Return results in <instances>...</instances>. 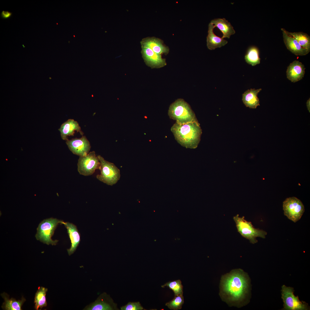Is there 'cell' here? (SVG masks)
I'll return each mask as SVG.
<instances>
[{
	"mask_svg": "<svg viewBox=\"0 0 310 310\" xmlns=\"http://www.w3.org/2000/svg\"><path fill=\"white\" fill-rule=\"evenodd\" d=\"M249 278L242 269H236L223 275L220 284L219 295L229 306L240 308L245 304L249 288Z\"/></svg>",
	"mask_w": 310,
	"mask_h": 310,
	"instance_id": "cell-1",
	"label": "cell"
},
{
	"mask_svg": "<svg viewBox=\"0 0 310 310\" xmlns=\"http://www.w3.org/2000/svg\"><path fill=\"white\" fill-rule=\"evenodd\" d=\"M170 130L175 139L183 146L191 149L197 147L202 133L198 121L184 124L175 122Z\"/></svg>",
	"mask_w": 310,
	"mask_h": 310,
	"instance_id": "cell-2",
	"label": "cell"
},
{
	"mask_svg": "<svg viewBox=\"0 0 310 310\" xmlns=\"http://www.w3.org/2000/svg\"><path fill=\"white\" fill-rule=\"evenodd\" d=\"M168 115L170 118L178 123L198 121L190 105L181 98L177 99L170 105Z\"/></svg>",
	"mask_w": 310,
	"mask_h": 310,
	"instance_id": "cell-3",
	"label": "cell"
},
{
	"mask_svg": "<svg viewBox=\"0 0 310 310\" xmlns=\"http://www.w3.org/2000/svg\"><path fill=\"white\" fill-rule=\"evenodd\" d=\"M238 232L243 237L248 239L253 244L257 242L256 238H265L267 233L265 231L255 228L251 222L245 219L244 216L240 217L237 214L233 217Z\"/></svg>",
	"mask_w": 310,
	"mask_h": 310,
	"instance_id": "cell-4",
	"label": "cell"
},
{
	"mask_svg": "<svg viewBox=\"0 0 310 310\" xmlns=\"http://www.w3.org/2000/svg\"><path fill=\"white\" fill-rule=\"evenodd\" d=\"M64 222L56 218H51L41 222L37 228L35 237L36 239L48 245H55L57 240H53L51 237L58 224H63Z\"/></svg>",
	"mask_w": 310,
	"mask_h": 310,
	"instance_id": "cell-5",
	"label": "cell"
},
{
	"mask_svg": "<svg viewBox=\"0 0 310 310\" xmlns=\"http://www.w3.org/2000/svg\"><path fill=\"white\" fill-rule=\"evenodd\" d=\"M98 157L100 162V173L96 175V178L108 185L115 184L120 177L119 169L113 163L106 160L101 156Z\"/></svg>",
	"mask_w": 310,
	"mask_h": 310,
	"instance_id": "cell-6",
	"label": "cell"
},
{
	"mask_svg": "<svg viewBox=\"0 0 310 310\" xmlns=\"http://www.w3.org/2000/svg\"><path fill=\"white\" fill-rule=\"evenodd\" d=\"M78 170L80 175L88 176L92 175L97 169H99L100 162L94 151L86 155L80 156L77 163Z\"/></svg>",
	"mask_w": 310,
	"mask_h": 310,
	"instance_id": "cell-7",
	"label": "cell"
},
{
	"mask_svg": "<svg viewBox=\"0 0 310 310\" xmlns=\"http://www.w3.org/2000/svg\"><path fill=\"white\" fill-rule=\"evenodd\" d=\"M282 298L284 302V309L286 310H306L309 309L308 304L301 301L298 296L294 294L293 288L284 285L282 287Z\"/></svg>",
	"mask_w": 310,
	"mask_h": 310,
	"instance_id": "cell-8",
	"label": "cell"
},
{
	"mask_svg": "<svg viewBox=\"0 0 310 310\" xmlns=\"http://www.w3.org/2000/svg\"><path fill=\"white\" fill-rule=\"evenodd\" d=\"M283 207L284 215L294 222L301 219L305 211L302 202L295 197L287 198L283 202Z\"/></svg>",
	"mask_w": 310,
	"mask_h": 310,
	"instance_id": "cell-9",
	"label": "cell"
},
{
	"mask_svg": "<svg viewBox=\"0 0 310 310\" xmlns=\"http://www.w3.org/2000/svg\"><path fill=\"white\" fill-rule=\"evenodd\" d=\"M66 143L70 151L79 157L88 154L91 147L89 142L85 136L80 138L67 140Z\"/></svg>",
	"mask_w": 310,
	"mask_h": 310,
	"instance_id": "cell-10",
	"label": "cell"
},
{
	"mask_svg": "<svg viewBox=\"0 0 310 310\" xmlns=\"http://www.w3.org/2000/svg\"><path fill=\"white\" fill-rule=\"evenodd\" d=\"M141 53L144 62L151 68H159L166 65V59L161 55L154 52L151 49L141 46Z\"/></svg>",
	"mask_w": 310,
	"mask_h": 310,
	"instance_id": "cell-11",
	"label": "cell"
},
{
	"mask_svg": "<svg viewBox=\"0 0 310 310\" xmlns=\"http://www.w3.org/2000/svg\"><path fill=\"white\" fill-rule=\"evenodd\" d=\"M117 305L110 296L106 293L101 294L94 302L87 305L84 309L86 310H118Z\"/></svg>",
	"mask_w": 310,
	"mask_h": 310,
	"instance_id": "cell-12",
	"label": "cell"
},
{
	"mask_svg": "<svg viewBox=\"0 0 310 310\" xmlns=\"http://www.w3.org/2000/svg\"><path fill=\"white\" fill-rule=\"evenodd\" d=\"M140 42L141 46L149 48L161 55H167L169 52V47L164 44L163 41L157 38L147 37L143 38Z\"/></svg>",
	"mask_w": 310,
	"mask_h": 310,
	"instance_id": "cell-13",
	"label": "cell"
},
{
	"mask_svg": "<svg viewBox=\"0 0 310 310\" xmlns=\"http://www.w3.org/2000/svg\"><path fill=\"white\" fill-rule=\"evenodd\" d=\"M305 69L302 63L298 61H294L287 67L286 71L287 78L292 82H298L304 77Z\"/></svg>",
	"mask_w": 310,
	"mask_h": 310,
	"instance_id": "cell-14",
	"label": "cell"
},
{
	"mask_svg": "<svg viewBox=\"0 0 310 310\" xmlns=\"http://www.w3.org/2000/svg\"><path fill=\"white\" fill-rule=\"evenodd\" d=\"M281 30L282 32L284 42L288 50L296 55H305L309 53V51L302 47L294 38L287 34L284 28H281Z\"/></svg>",
	"mask_w": 310,
	"mask_h": 310,
	"instance_id": "cell-15",
	"label": "cell"
},
{
	"mask_svg": "<svg viewBox=\"0 0 310 310\" xmlns=\"http://www.w3.org/2000/svg\"><path fill=\"white\" fill-rule=\"evenodd\" d=\"M58 130L61 137L63 140H68V137L73 135L75 131L80 132L82 135L84 134L78 122L71 119H69L62 123Z\"/></svg>",
	"mask_w": 310,
	"mask_h": 310,
	"instance_id": "cell-16",
	"label": "cell"
},
{
	"mask_svg": "<svg viewBox=\"0 0 310 310\" xmlns=\"http://www.w3.org/2000/svg\"><path fill=\"white\" fill-rule=\"evenodd\" d=\"M67 230V232L71 241V247L67 249L68 255H70L75 251L80 241V234L75 225L69 222L63 223Z\"/></svg>",
	"mask_w": 310,
	"mask_h": 310,
	"instance_id": "cell-17",
	"label": "cell"
},
{
	"mask_svg": "<svg viewBox=\"0 0 310 310\" xmlns=\"http://www.w3.org/2000/svg\"><path fill=\"white\" fill-rule=\"evenodd\" d=\"M208 34L207 36V46L210 50H214L220 48L226 44L228 41L222 37L216 35L214 32L215 26L210 23L208 26Z\"/></svg>",
	"mask_w": 310,
	"mask_h": 310,
	"instance_id": "cell-18",
	"label": "cell"
},
{
	"mask_svg": "<svg viewBox=\"0 0 310 310\" xmlns=\"http://www.w3.org/2000/svg\"><path fill=\"white\" fill-rule=\"evenodd\" d=\"M261 90V88L257 89L251 88L246 91L242 94V100L247 107L255 109L260 105L257 95Z\"/></svg>",
	"mask_w": 310,
	"mask_h": 310,
	"instance_id": "cell-19",
	"label": "cell"
},
{
	"mask_svg": "<svg viewBox=\"0 0 310 310\" xmlns=\"http://www.w3.org/2000/svg\"><path fill=\"white\" fill-rule=\"evenodd\" d=\"M210 23L217 27L222 33V37L229 38L230 36L235 33V31L230 23L225 18H218L212 20Z\"/></svg>",
	"mask_w": 310,
	"mask_h": 310,
	"instance_id": "cell-20",
	"label": "cell"
},
{
	"mask_svg": "<svg viewBox=\"0 0 310 310\" xmlns=\"http://www.w3.org/2000/svg\"><path fill=\"white\" fill-rule=\"evenodd\" d=\"M2 297L4 299V302L3 304L1 307L5 310H22L21 307L26 301V299L23 297L21 300L18 301L11 298L9 299V295L6 293L4 292L1 294Z\"/></svg>",
	"mask_w": 310,
	"mask_h": 310,
	"instance_id": "cell-21",
	"label": "cell"
},
{
	"mask_svg": "<svg viewBox=\"0 0 310 310\" xmlns=\"http://www.w3.org/2000/svg\"><path fill=\"white\" fill-rule=\"evenodd\" d=\"M288 35L294 38L303 48L310 51V37L307 34L302 32H290L284 28Z\"/></svg>",
	"mask_w": 310,
	"mask_h": 310,
	"instance_id": "cell-22",
	"label": "cell"
},
{
	"mask_svg": "<svg viewBox=\"0 0 310 310\" xmlns=\"http://www.w3.org/2000/svg\"><path fill=\"white\" fill-rule=\"evenodd\" d=\"M245 59L247 63L252 66L259 64L260 62L259 49L255 46L249 47L245 56Z\"/></svg>",
	"mask_w": 310,
	"mask_h": 310,
	"instance_id": "cell-23",
	"label": "cell"
},
{
	"mask_svg": "<svg viewBox=\"0 0 310 310\" xmlns=\"http://www.w3.org/2000/svg\"><path fill=\"white\" fill-rule=\"evenodd\" d=\"M47 290V288L42 286L38 288L35 294L34 298V308L36 310H38L39 308L41 309L47 306L46 295Z\"/></svg>",
	"mask_w": 310,
	"mask_h": 310,
	"instance_id": "cell-24",
	"label": "cell"
},
{
	"mask_svg": "<svg viewBox=\"0 0 310 310\" xmlns=\"http://www.w3.org/2000/svg\"><path fill=\"white\" fill-rule=\"evenodd\" d=\"M165 286L168 287L174 292L175 296L183 295V286L181 281L179 280L169 281L161 286L162 288Z\"/></svg>",
	"mask_w": 310,
	"mask_h": 310,
	"instance_id": "cell-25",
	"label": "cell"
},
{
	"mask_svg": "<svg viewBox=\"0 0 310 310\" xmlns=\"http://www.w3.org/2000/svg\"><path fill=\"white\" fill-rule=\"evenodd\" d=\"M184 303L183 295L176 296L172 300L166 303L165 305L170 309L177 310L181 309Z\"/></svg>",
	"mask_w": 310,
	"mask_h": 310,
	"instance_id": "cell-26",
	"label": "cell"
},
{
	"mask_svg": "<svg viewBox=\"0 0 310 310\" xmlns=\"http://www.w3.org/2000/svg\"><path fill=\"white\" fill-rule=\"evenodd\" d=\"M122 310H142L144 309L139 302H130L121 307Z\"/></svg>",
	"mask_w": 310,
	"mask_h": 310,
	"instance_id": "cell-27",
	"label": "cell"
},
{
	"mask_svg": "<svg viewBox=\"0 0 310 310\" xmlns=\"http://www.w3.org/2000/svg\"><path fill=\"white\" fill-rule=\"evenodd\" d=\"M12 13L8 11H3L1 13V17L4 19H7L10 18Z\"/></svg>",
	"mask_w": 310,
	"mask_h": 310,
	"instance_id": "cell-28",
	"label": "cell"
},
{
	"mask_svg": "<svg viewBox=\"0 0 310 310\" xmlns=\"http://www.w3.org/2000/svg\"><path fill=\"white\" fill-rule=\"evenodd\" d=\"M310 98L307 100L306 102L307 107L309 112H310Z\"/></svg>",
	"mask_w": 310,
	"mask_h": 310,
	"instance_id": "cell-29",
	"label": "cell"
}]
</instances>
